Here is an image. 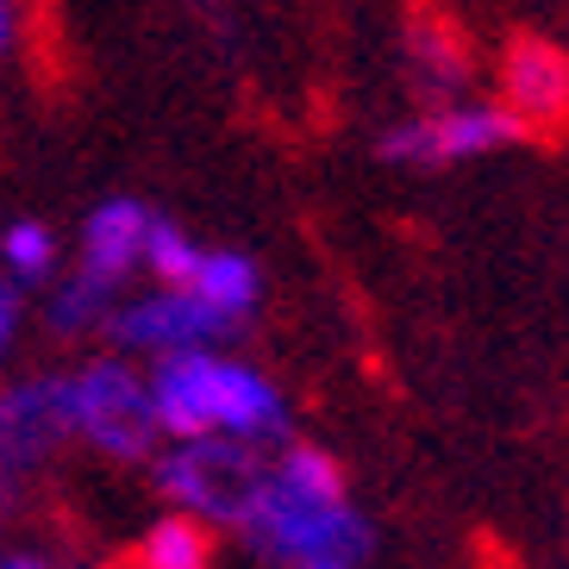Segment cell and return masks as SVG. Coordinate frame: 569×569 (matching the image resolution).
<instances>
[{
  "label": "cell",
  "instance_id": "4fadbf2b",
  "mask_svg": "<svg viewBox=\"0 0 569 569\" xmlns=\"http://www.w3.org/2000/svg\"><path fill=\"white\" fill-rule=\"evenodd\" d=\"M132 569H207V538L194 519H157L151 532L138 538Z\"/></svg>",
  "mask_w": 569,
  "mask_h": 569
},
{
  "label": "cell",
  "instance_id": "9c48e42d",
  "mask_svg": "<svg viewBox=\"0 0 569 569\" xmlns=\"http://www.w3.org/2000/svg\"><path fill=\"white\" fill-rule=\"evenodd\" d=\"M144 232H151V213L138 201H107L88 219V251H82V276H101L119 288V276L144 257Z\"/></svg>",
  "mask_w": 569,
  "mask_h": 569
},
{
  "label": "cell",
  "instance_id": "ffe728a7",
  "mask_svg": "<svg viewBox=\"0 0 569 569\" xmlns=\"http://www.w3.org/2000/svg\"><path fill=\"white\" fill-rule=\"evenodd\" d=\"M0 569H44V563H32V557H7Z\"/></svg>",
  "mask_w": 569,
  "mask_h": 569
},
{
  "label": "cell",
  "instance_id": "d6986e66",
  "mask_svg": "<svg viewBox=\"0 0 569 569\" xmlns=\"http://www.w3.org/2000/svg\"><path fill=\"white\" fill-rule=\"evenodd\" d=\"M13 32H19V13H13V7H0V51L13 44Z\"/></svg>",
  "mask_w": 569,
  "mask_h": 569
},
{
  "label": "cell",
  "instance_id": "277c9868",
  "mask_svg": "<svg viewBox=\"0 0 569 569\" xmlns=\"http://www.w3.org/2000/svg\"><path fill=\"white\" fill-rule=\"evenodd\" d=\"M501 113L513 119L526 138H569V57L551 38L513 32L501 57Z\"/></svg>",
  "mask_w": 569,
  "mask_h": 569
},
{
  "label": "cell",
  "instance_id": "8992f818",
  "mask_svg": "<svg viewBox=\"0 0 569 569\" xmlns=\"http://www.w3.org/2000/svg\"><path fill=\"white\" fill-rule=\"evenodd\" d=\"M151 407H157V426L182 438H201L219 426V363L201 351H182V357H163L151 382Z\"/></svg>",
  "mask_w": 569,
  "mask_h": 569
},
{
  "label": "cell",
  "instance_id": "ba28073f",
  "mask_svg": "<svg viewBox=\"0 0 569 569\" xmlns=\"http://www.w3.org/2000/svg\"><path fill=\"white\" fill-rule=\"evenodd\" d=\"M63 382H26L0 395V469H26L63 438Z\"/></svg>",
  "mask_w": 569,
  "mask_h": 569
},
{
  "label": "cell",
  "instance_id": "3957f363",
  "mask_svg": "<svg viewBox=\"0 0 569 569\" xmlns=\"http://www.w3.org/2000/svg\"><path fill=\"white\" fill-rule=\"evenodd\" d=\"M63 413L69 426H82L101 451L113 457H151V432H157V407L144 395L132 369L119 363H94L76 382H63Z\"/></svg>",
  "mask_w": 569,
  "mask_h": 569
},
{
  "label": "cell",
  "instance_id": "7c38bea8",
  "mask_svg": "<svg viewBox=\"0 0 569 569\" xmlns=\"http://www.w3.org/2000/svg\"><path fill=\"white\" fill-rule=\"evenodd\" d=\"M194 301L213 307L219 319H238L244 307L257 301V263H244V257H201Z\"/></svg>",
  "mask_w": 569,
  "mask_h": 569
},
{
  "label": "cell",
  "instance_id": "52a82bcc",
  "mask_svg": "<svg viewBox=\"0 0 569 569\" xmlns=\"http://www.w3.org/2000/svg\"><path fill=\"white\" fill-rule=\"evenodd\" d=\"M232 319H219L213 307H201L194 295H157V301H138L113 319V332L126 345H144V351H194L207 338H219Z\"/></svg>",
  "mask_w": 569,
  "mask_h": 569
},
{
  "label": "cell",
  "instance_id": "7a4b0ae2",
  "mask_svg": "<svg viewBox=\"0 0 569 569\" xmlns=\"http://www.w3.org/2000/svg\"><path fill=\"white\" fill-rule=\"evenodd\" d=\"M157 476H163V488L176 501H188L207 519H232V526H251L269 488L263 463L244 445H219V438H194L188 451L163 457Z\"/></svg>",
  "mask_w": 569,
  "mask_h": 569
},
{
  "label": "cell",
  "instance_id": "e0dca14e",
  "mask_svg": "<svg viewBox=\"0 0 569 569\" xmlns=\"http://www.w3.org/2000/svg\"><path fill=\"white\" fill-rule=\"evenodd\" d=\"M107 307H113V282H101V276H76V282L51 301V319L63 326V332H82V326H101Z\"/></svg>",
  "mask_w": 569,
  "mask_h": 569
},
{
  "label": "cell",
  "instance_id": "2e32d148",
  "mask_svg": "<svg viewBox=\"0 0 569 569\" xmlns=\"http://www.w3.org/2000/svg\"><path fill=\"white\" fill-rule=\"evenodd\" d=\"M0 257H7V269H13L19 282H38V276H51L57 244L38 219H19V226H7V238H0Z\"/></svg>",
  "mask_w": 569,
  "mask_h": 569
},
{
  "label": "cell",
  "instance_id": "ac0fdd59",
  "mask_svg": "<svg viewBox=\"0 0 569 569\" xmlns=\"http://www.w3.org/2000/svg\"><path fill=\"white\" fill-rule=\"evenodd\" d=\"M7 332H13V295L0 288V351H7Z\"/></svg>",
  "mask_w": 569,
  "mask_h": 569
},
{
  "label": "cell",
  "instance_id": "9a60e30c",
  "mask_svg": "<svg viewBox=\"0 0 569 569\" xmlns=\"http://www.w3.org/2000/svg\"><path fill=\"white\" fill-rule=\"evenodd\" d=\"M144 257H151V269L163 276V282H188V288H194V276H201V251H194L169 219H151V232H144Z\"/></svg>",
  "mask_w": 569,
  "mask_h": 569
},
{
  "label": "cell",
  "instance_id": "8fae6325",
  "mask_svg": "<svg viewBox=\"0 0 569 569\" xmlns=\"http://www.w3.org/2000/svg\"><path fill=\"white\" fill-rule=\"evenodd\" d=\"M219 426H232L244 438H282L288 432V413L276 401V388L251 369H232L219 363Z\"/></svg>",
  "mask_w": 569,
  "mask_h": 569
},
{
  "label": "cell",
  "instance_id": "5bb4252c",
  "mask_svg": "<svg viewBox=\"0 0 569 569\" xmlns=\"http://www.w3.org/2000/svg\"><path fill=\"white\" fill-rule=\"evenodd\" d=\"M282 488H295V495H307V501H326L338 507V488H345V476H338V463L326 451H313V445H295V451L282 457V476H276Z\"/></svg>",
  "mask_w": 569,
  "mask_h": 569
},
{
  "label": "cell",
  "instance_id": "30bf717a",
  "mask_svg": "<svg viewBox=\"0 0 569 569\" xmlns=\"http://www.w3.org/2000/svg\"><path fill=\"white\" fill-rule=\"evenodd\" d=\"M407 32H413V63H419V94H445V88H463L469 76V38L451 13H407Z\"/></svg>",
  "mask_w": 569,
  "mask_h": 569
},
{
  "label": "cell",
  "instance_id": "5b68a950",
  "mask_svg": "<svg viewBox=\"0 0 569 569\" xmlns=\"http://www.w3.org/2000/svg\"><path fill=\"white\" fill-rule=\"evenodd\" d=\"M526 138L501 107H451V113H426L413 126L382 138V157H401V163H457V157L495 151V144H513Z\"/></svg>",
  "mask_w": 569,
  "mask_h": 569
},
{
  "label": "cell",
  "instance_id": "6da1fadb",
  "mask_svg": "<svg viewBox=\"0 0 569 569\" xmlns=\"http://www.w3.org/2000/svg\"><path fill=\"white\" fill-rule=\"evenodd\" d=\"M251 526L263 532L269 551L295 557L301 569H351L357 557L369 551V526L357 513L307 501V495H295V488H282V482L263 488V507H257Z\"/></svg>",
  "mask_w": 569,
  "mask_h": 569
}]
</instances>
